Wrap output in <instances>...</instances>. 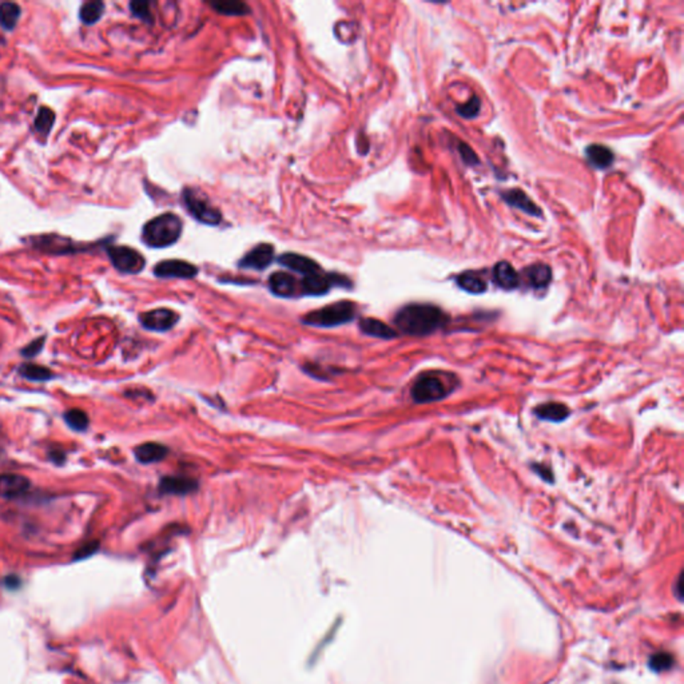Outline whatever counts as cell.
I'll return each mask as SVG.
<instances>
[{
    "mask_svg": "<svg viewBox=\"0 0 684 684\" xmlns=\"http://www.w3.org/2000/svg\"><path fill=\"white\" fill-rule=\"evenodd\" d=\"M448 316L442 310L428 304H410L398 310L395 317V326L409 336L424 337L442 328Z\"/></svg>",
    "mask_w": 684,
    "mask_h": 684,
    "instance_id": "6da1fadb",
    "label": "cell"
},
{
    "mask_svg": "<svg viewBox=\"0 0 684 684\" xmlns=\"http://www.w3.org/2000/svg\"><path fill=\"white\" fill-rule=\"evenodd\" d=\"M183 232V222L178 215L172 213L160 214L145 224L142 230V241L155 249L174 245Z\"/></svg>",
    "mask_w": 684,
    "mask_h": 684,
    "instance_id": "7a4b0ae2",
    "label": "cell"
},
{
    "mask_svg": "<svg viewBox=\"0 0 684 684\" xmlns=\"http://www.w3.org/2000/svg\"><path fill=\"white\" fill-rule=\"evenodd\" d=\"M357 308L351 301H338L323 306L321 309L313 310L304 317V323L318 328H331L348 323L356 317Z\"/></svg>",
    "mask_w": 684,
    "mask_h": 684,
    "instance_id": "3957f363",
    "label": "cell"
},
{
    "mask_svg": "<svg viewBox=\"0 0 684 684\" xmlns=\"http://www.w3.org/2000/svg\"><path fill=\"white\" fill-rule=\"evenodd\" d=\"M450 392L449 381L438 372L421 374L412 386V398L418 404L435 403L445 398Z\"/></svg>",
    "mask_w": 684,
    "mask_h": 684,
    "instance_id": "277c9868",
    "label": "cell"
},
{
    "mask_svg": "<svg viewBox=\"0 0 684 684\" xmlns=\"http://www.w3.org/2000/svg\"><path fill=\"white\" fill-rule=\"evenodd\" d=\"M182 201L185 203V207L197 221L210 226L221 224L222 214L209 202V200L203 197L202 192L187 187L182 192Z\"/></svg>",
    "mask_w": 684,
    "mask_h": 684,
    "instance_id": "5b68a950",
    "label": "cell"
},
{
    "mask_svg": "<svg viewBox=\"0 0 684 684\" xmlns=\"http://www.w3.org/2000/svg\"><path fill=\"white\" fill-rule=\"evenodd\" d=\"M107 254L114 267L120 273L137 274L143 270L146 261L143 256L128 246H108Z\"/></svg>",
    "mask_w": 684,
    "mask_h": 684,
    "instance_id": "8992f818",
    "label": "cell"
},
{
    "mask_svg": "<svg viewBox=\"0 0 684 684\" xmlns=\"http://www.w3.org/2000/svg\"><path fill=\"white\" fill-rule=\"evenodd\" d=\"M333 286H351V281L340 274H326L323 271L304 277L299 281L301 294L305 296H322L328 293Z\"/></svg>",
    "mask_w": 684,
    "mask_h": 684,
    "instance_id": "52a82bcc",
    "label": "cell"
},
{
    "mask_svg": "<svg viewBox=\"0 0 684 684\" xmlns=\"http://www.w3.org/2000/svg\"><path fill=\"white\" fill-rule=\"evenodd\" d=\"M178 318L180 317L175 311L166 308H160V309L150 310L140 314L139 321L142 326L149 331H170L171 328L177 323Z\"/></svg>",
    "mask_w": 684,
    "mask_h": 684,
    "instance_id": "ba28073f",
    "label": "cell"
},
{
    "mask_svg": "<svg viewBox=\"0 0 684 684\" xmlns=\"http://www.w3.org/2000/svg\"><path fill=\"white\" fill-rule=\"evenodd\" d=\"M154 274L160 278L190 279L198 274V269L182 259H166L154 267Z\"/></svg>",
    "mask_w": 684,
    "mask_h": 684,
    "instance_id": "9c48e42d",
    "label": "cell"
},
{
    "mask_svg": "<svg viewBox=\"0 0 684 684\" xmlns=\"http://www.w3.org/2000/svg\"><path fill=\"white\" fill-rule=\"evenodd\" d=\"M274 259V246L270 244H259L254 249H252L245 256L238 262L242 269H253V270H265L271 265Z\"/></svg>",
    "mask_w": 684,
    "mask_h": 684,
    "instance_id": "30bf717a",
    "label": "cell"
},
{
    "mask_svg": "<svg viewBox=\"0 0 684 684\" xmlns=\"http://www.w3.org/2000/svg\"><path fill=\"white\" fill-rule=\"evenodd\" d=\"M269 289L278 297L291 299L301 294L299 281L285 271H276L269 277Z\"/></svg>",
    "mask_w": 684,
    "mask_h": 684,
    "instance_id": "8fae6325",
    "label": "cell"
},
{
    "mask_svg": "<svg viewBox=\"0 0 684 684\" xmlns=\"http://www.w3.org/2000/svg\"><path fill=\"white\" fill-rule=\"evenodd\" d=\"M278 264L284 267H288L299 274H302L304 277L322 271V269L316 261H313L309 256H301L297 253H285L278 256Z\"/></svg>",
    "mask_w": 684,
    "mask_h": 684,
    "instance_id": "7c38bea8",
    "label": "cell"
},
{
    "mask_svg": "<svg viewBox=\"0 0 684 684\" xmlns=\"http://www.w3.org/2000/svg\"><path fill=\"white\" fill-rule=\"evenodd\" d=\"M31 482L21 475L3 473L0 475V497L18 499L30 489Z\"/></svg>",
    "mask_w": 684,
    "mask_h": 684,
    "instance_id": "4fadbf2b",
    "label": "cell"
},
{
    "mask_svg": "<svg viewBox=\"0 0 684 684\" xmlns=\"http://www.w3.org/2000/svg\"><path fill=\"white\" fill-rule=\"evenodd\" d=\"M198 489V482L183 476H166L160 482V492L162 494H177L185 496Z\"/></svg>",
    "mask_w": 684,
    "mask_h": 684,
    "instance_id": "5bb4252c",
    "label": "cell"
},
{
    "mask_svg": "<svg viewBox=\"0 0 684 684\" xmlns=\"http://www.w3.org/2000/svg\"><path fill=\"white\" fill-rule=\"evenodd\" d=\"M493 279L500 288L505 290H512L520 285L519 273L507 261H502L493 267Z\"/></svg>",
    "mask_w": 684,
    "mask_h": 684,
    "instance_id": "9a60e30c",
    "label": "cell"
},
{
    "mask_svg": "<svg viewBox=\"0 0 684 684\" xmlns=\"http://www.w3.org/2000/svg\"><path fill=\"white\" fill-rule=\"evenodd\" d=\"M502 198L505 200V202L508 203V204H511L513 207L522 210L524 213L534 215V217H542V210H540V209L534 204V201H532L525 192H522V190H517V189L508 190V192L502 194Z\"/></svg>",
    "mask_w": 684,
    "mask_h": 684,
    "instance_id": "2e32d148",
    "label": "cell"
},
{
    "mask_svg": "<svg viewBox=\"0 0 684 684\" xmlns=\"http://www.w3.org/2000/svg\"><path fill=\"white\" fill-rule=\"evenodd\" d=\"M135 457L142 464H152L162 461L167 456L169 449L158 442H145L134 450Z\"/></svg>",
    "mask_w": 684,
    "mask_h": 684,
    "instance_id": "e0dca14e",
    "label": "cell"
},
{
    "mask_svg": "<svg viewBox=\"0 0 684 684\" xmlns=\"http://www.w3.org/2000/svg\"><path fill=\"white\" fill-rule=\"evenodd\" d=\"M524 276L531 286H534V289H543L551 282L552 271L549 266H546L544 264H536L525 269Z\"/></svg>",
    "mask_w": 684,
    "mask_h": 684,
    "instance_id": "ac0fdd59",
    "label": "cell"
},
{
    "mask_svg": "<svg viewBox=\"0 0 684 684\" xmlns=\"http://www.w3.org/2000/svg\"><path fill=\"white\" fill-rule=\"evenodd\" d=\"M360 329L372 337H378V338H395L397 337V331L388 326L383 321L375 320V318H363L360 321Z\"/></svg>",
    "mask_w": 684,
    "mask_h": 684,
    "instance_id": "d6986e66",
    "label": "cell"
},
{
    "mask_svg": "<svg viewBox=\"0 0 684 684\" xmlns=\"http://www.w3.org/2000/svg\"><path fill=\"white\" fill-rule=\"evenodd\" d=\"M588 162L596 169H607L613 162V152L603 145H591L587 149Z\"/></svg>",
    "mask_w": 684,
    "mask_h": 684,
    "instance_id": "ffe728a7",
    "label": "cell"
},
{
    "mask_svg": "<svg viewBox=\"0 0 684 684\" xmlns=\"http://www.w3.org/2000/svg\"><path fill=\"white\" fill-rule=\"evenodd\" d=\"M210 7L215 12L226 15V16H242L247 15L250 12L249 6L244 1H237V0H218V1H212Z\"/></svg>",
    "mask_w": 684,
    "mask_h": 684,
    "instance_id": "44dd1931",
    "label": "cell"
},
{
    "mask_svg": "<svg viewBox=\"0 0 684 684\" xmlns=\"http://www.w3.org/2000/svg\"><path fill=\"white\" fill-rule=\"evenodd\" d=\"M534 413L536 416L540 417L542 420H548V421H555V423H559V421H563L568 415H569V410L566 405L563 404H559V403H548V404H543V405L537 406L534 409Z\"/></svg>",
    "mask_w": 684,
    "mask_h": 684,
    "instance_id": "7402d4cb",
    "label": "cell"
},
{
    "mask_svg": "<svg viewBox=\"0 0 684 684\" xmlns=\"http://www.w3.org/2000/svg\"><path fill=\"white\" fill-rule=\"evenodd\" d=\"M21 15V7L16 3H1L0 4V26L4 30L12 31L16 27Z\"/></svg>",
    "mask_w": 684,
    "mask_h": 684,
    "instance_id": "603a6c76",
    "label": "cell"
},
{
    "mask_svg": "<svg viewBox=\"0 0 684 684\" xmlns=\"http://www.w3.org/2000/svg\"><path fill=\"white\" fill-rule=\"evenodd\" d=\"M105 14V3L102 1H87L85 3L81 10H79V18L85 24H95Z\"/></svg>",
    "mask_w": 684,
    "mask_h": 684,
    "instance_id": "cb8c5ba5",
    "label": "cell"
},
{
    "mask_svg": "<svg viewBox=\"0 0 684 684\" xmlns=\"http://www.w3.org/2000/svg\"><path fill=\"white\" fill-rule=\"evenodd\" d=\"M460 288L472 294H481L487 290V282L475 273H464L457 278Z\"/></svg>",
    "mask_w": 684,
    "mask_h": 684,
    "instance_id": "d4e9b609",
    "label": "cell"
},
{
    "mask_svg": "<svg viewBox=\"0 0 684 684\" xmlns=\"http://www.w3.org/2000/svg\"><path fill=\"white\" fill-rule=\"evenodd\" d=\"M19 373L30 381H48L53 377V372L38 363H23L19 368Z\"/></svg>",
    "mask_w": 684,
    "mask_h": 684,
    "instance_id": "484cf974",
    "label": "cell"
},
{
    "mask_svg": "<svg viewBox=\"0 0 684 684\" xmlns=\"http://www.w3.org/2000/svg\"><path fill=\"white\" fill-rule=\"evenodd\" d=\"M53 122H55V114H53V110H50L48 107H41L38 115L35 118L33 128H35V131H38L39 134L46 137V135L50 134V131L53 126Z\"/></svg>",
    "mask_w": 684,
    "mask_h": 684,
    "instance_id": "4316f807",
    "label": "cell"
},
{
    "mask_svg": "<svg viewBox=\"0 0 684 684\" xmlns=\"http://www.w3.org/2000/svg\"><path fill=\"white\" fill-rule=\"evenodd\" d=\"M64 421L76 432H85L88 428V416L82 409H70L64 413Z\"/></svg>",
    "mask_w": 684,
    "mask_h": 684,
    "instance_id": "83f0119b",
    "label": "cell"
},
{
    "mask_svg": "<svg viewBox=\"0 0 684 684\" xmlns=\"http://www.w3.org/2000/svg\"><path fill=\"white\" fill-rule=\"evenodd\" d=\"M130 10L133 15H135L139 19L145 21H151V11H150L149 1H131L130 3Z\"/></svg>",
    "mask_w": 684,
    "mask_h": 684,
    "instance_id": "f1b7e54d",
    "label": "cell"
},
{
    "mask_svg": "<svg viewBox=\"0 0 684 684\" xmlns=\"http://www.w3.org/2000/svg\"><path fill=\"white\" fill-rule=\"evenodd\" d=\"M460 115L464 118L476 117L480 111V99L477 96L470 98V100L457 108Z\"/></svg>",
    "mask_w": 684,
    "mask_h": 684,
    "instance_id": "f546056e",
    "label": "cell"
},
{
    "mask_svg": "<svg viewBox=\"0 0 684 684\" xmlns=\"http://www.w3.org/2000/svg\"><path fill=\"white\" fill-rule=\"evenodd\" d=\"M43 345H44V337H39V338H36V340L30 342V343L23 349L21 354H23L24 357H27V358H32V357H35L36 354L41 353V351L43 349Z\"/></svg>",
    "mask_w": 684,
    "mask_h": 684,
    "instance_id": "4dcf8cb0",
    "label": "cell"
},
{
    "mask_svg": "<svg viewBox=\"0 0 684 684\" xmlns=\"http://www.w3.org/2000/svg\"><path fill=\"white\" fill-rule=\"evenodd\" d=\"M459 152L461 154V158L468 165H477V155L473 152V150L468 147L465 143H460Z\"/></svg>",
    "mask_w": 684,
    "mask_h": 684,
    "instance_id": "1f68e13d",
    "label": "cell"
},
{
    "mask_svg": "<svg viewBox=\"0 0 684 684\" xmlns=\"http://www.w3.org/2000/svg\"><path fill=\"white\" fill-rule=\"evenodd\" d=\"M50 457H51V460H53L55 464H62L64 459H66L63 452H62V450H56V449H53V452H50Z\"/></svg>",
    "mask_w": 684,
    "mask_h": 684,
    "instance_id": "d6a6232c",
    "label": "cell"
}]
</instances>
